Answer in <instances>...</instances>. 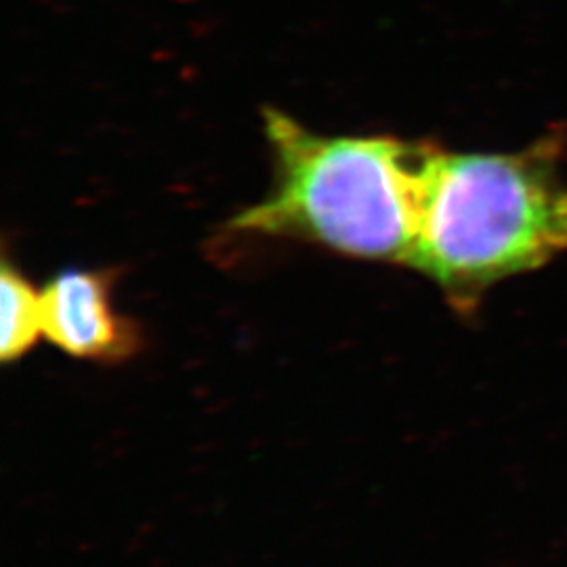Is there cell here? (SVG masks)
Returning a JSON list of instances; mask_svg holds the SVG:
<instances>
[{"label":"cell","instance_id":"obj_1","mask_svg":"<svg viewBox=\"0 0 567 567\" xmlns=\"http://www.w3.org/2000/svg\"><path fill=\"white\" fill-rule=\"evenodd\" d=\"M274 183L229 221L238 234L290 238L351 259L410 264L437 145L389 135H318L265 107Z\"/></svg>","mask_w":567,"mask_h":567},{"label":"cell","instance_id":"obj_3","mask_svg":"<svg viewBox=\"0 0 567 567\" xmlns=\"http://www.w3.org/2000/svg\"><path fill=\"white\" fill-rule=\"evenodd\" d=\"M116 271L65 269L42 288V337L63 353L118 364L142 349L140 326L114 307Z\"/></svg>","mask_w":567,"mask_h":567},{"label":"cell","instance_id":"obj_4","mask_svg":"<svg viewBox=\"0 0 567 567\" xmlns=\"http://www.w3.org/2000/svg\"><path fill=\"white\" fill-rule=\"evenodd\" d=\"M0 360H21L42 337V292L7 257L0 271Z\"/></svg>","mask_w":567,"mask_h":567},{"label":"cell","instance_id":"obj_2","mask_svg":"<svg viewBox=\"0 0 567 567\" xmlns=\"http://www.w3.org/2000/svg\"><path fill=\"white\" fill-rule=\"evenodd\" d=\"M561 140L517 154L435 150L410 267L471 313L494 284L567 252Z\"/></svg>","mask_w":567,"mask_h":567}]
</instances>
